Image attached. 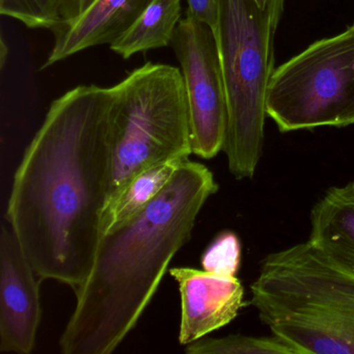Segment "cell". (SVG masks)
Returning <instances> with one entry per match:
<instances>
[{"mask_svg": "<svg viewBox=\"0 0 354 354\" xmlns=\"http://www.w3.org/2000/svg\"><path fill=\"white\" fill-rule=\"evenodd\" d=\"M111 88L53 101L16 169L8 223L41 279L77 288L90 274L109 200Z\"/></svg>", "mask_w": 354, "mask_h": 354, "instance_id": "6da1fadb", "label": "cell"}, {"mask_svg": "<svg viewBox=\"0 0 354 354\" xmlns=\"http://www.w3.org/2000/svg\"><path fill=\"white\" fill-rule=\"evenodd\" d=\"M218 190L212 171L185 159L138 214L101 238L59 347L65 354H109L138 324L171 259L192 239L204 205Z\"/></svg>", "mask_w": 354, "mask_h": 354, "instance_id": "7a4b0ae2", "label": "cell"}, {"mask_svg": "<svg viewBox=\"0 0 354 354\" xmlns=\"http://www.w3.org/2000/svg\"><path fill=\"white\" fill-rule=\"evenodd\" d=\"M250 304L297 354H354V271L310 240L267 254Z\"/></svg>", "mask_w": 354, "mask_h": 354, "instance_id": "3957f363", "label": "cell"}, {"mask_svg": "<svg viewBox=\"0 0 354 354\" xmlns=\"http://www.w3.org/2000/svg\"><path fill=\"white\" fill-rule=\"evenodd\" d=\"M285 0H221L216 40L227 96L223 152L236 180L252 179L262 156L266 99L274 72L273 40Z\"/></svg>", "mask_w": 354, "mask_h": 354, "instance_id": "277c9868", "label": "cell"}, {"mask_svg": "<svg viewBox=\"0 0 354 354\" xmlns=\"http://www.w3.org/2000/svg\"><path fill=\"white\" fill-rule=\"evenodd\" d=\"M111 96L106 208L138 174L192 154L187 99L179 68L149 62L111 86Z\"/></svg>", "mask_w": 354, "mask_h": 354, "instance_id": "5b68a950", "label": "cell"}, {"mask_svg": "<svg viewBox=\"0 0 354 354\" xmlns=\"http://www.w3.org/2000/svg\"><path fill=\"white\" fill-rule=\"evenodd\" d=\"M266 113L281 132L354 125V24L274 70Z\"/></svg>", "mask_w": 354, "mask_h": 354, "instance_id": "8992f818", "label": "cell"}, {"mask_svg": "<svg viewBox=\"0 0 354 354\" xmlns=\"http://www.w3.org/2000/svg\"><path fill=\"white\" fill-rule=\"evenodd\" d=\"M181 67L189 113L192 154L212 159L225 146L227 96L216 36L186 12L171 43Z\"/></svg>", "mask_w": 354, "mask_h": 354, "instance_id": "52a82bcc", "label": "cell"}, {"mask_svg": "<svg viewBox=\"0 0 354 354\" xmlns=\"http://www.w3.org/2000/svg\"><path fill=\"white\" fill-rule=\"evenodd\" d=\"M41 277L9 223L0 232V351L30 354L42 316Z\"/></svg>", "mask_w": 354, "mask_h": 354, "instance_id": "ba28073f", "label": "cell"}, {"mask_svg": "<svg viewBox=\"0 0 354 354\" xmlns=\"http://www.w3.org/2000/svg\"><path fill=\"white\" fill-rule=\"evenodd\" d=\"M169 273L181 295V345L227 326L245 306L243 286L237 277L187 267L169 269Z\"/></svg>", "mask_w": 354, "mask_h": 354, "instance_id": "9c48e42d", "label": "cell"}, {"mask_svg": "<svg viewBox=\"0 0 354 354\" xmlns=\"http://www.w3.org/2000/svg\"><path fill=\"white\" fill-rule=\"evenodd\" d=\"M150 0H96L82 16L55 30V44L41 70L99 45H111L138 19Z\"/></svg>", "mask_w": 354, "mask_h": 354, "instance_id": "30bf717a", "label": "cell"}, {"mask_svg": "<svg viewBox=\"0 0 354 354\" xmlns=\"http://www.w3.org/2000/svg\"><path fill=\"white\" fill-rule=\"evenodd\" d=\"M308 240L354 271V181L333 186L310 211Z\"/></svg>", "mask_w": 354, "mask_h": 354, "instance_id": "8fae6325", "label": "cell"}, {"mask_svg": "<svg viewBox=\"0 0 354 354\" xmlns=\"http://www.w3.org/2000/svg\"><path fill=\"white\" fill-rule=\"evenodd\" d=\"M180 20L181 0H150L131 28L109 46L124 59L171 46Z\"/></svg>", "mask_w": 354, "mask_h": 354, "instance_id": "7c38bea8", "label": "cell"}, {"mask_svg": "<svg viewBox=\"0 0 354 354\" xmlns=\"http://www.w3.org/2000/svg\"><path fill=\"white\" fill-rule=\"evenodd\" d=\"M184 160L185 159L167 161L136 175L105 209L102 219V236L138 214L151 201L154 200L171 181Z\"/></svg>", "mask_w": 354, "mask_h": 354, "instance_id": "4fadbf2b", "label": "cell"}, {"mask_svg": "<svg viewBox=\"0 0 354 354\" xmlns=\"http://www.w3.org/2000/svg\"><path fill=\"white\" fill-rule=\"evenodd\" d=\"M188 354H297L279 337L230 335L227 337H202L185 347Z\"/></svg>", "mask_w": 354, "mask_h": 354, "instance_id": "5bb4252c", "label": "cell"}, {"mask_svg": "<svg viewBox=\"0 0 354 354\" xmlns=\"http://www.w3.org/2000/svg\"><path fill=\"white\" fill-rule=\"evenodd\" d=\"M0 14L26 28L55 30L59 26L57 0H0Z\"/></svg>", "mask_w": 354, "mask_h": 354, "instance_id": "9a60e30c", "label": "cell"}, {"mask_svg": "<svg viewBox=\"0 0 354 354\" xmlns=\"http://www.w3.org/2000/svg\"><path fill=\"white\" fill-rule=\"evenodd\" d=\"M241 264V242L234 232L225 231L215 237L202 256L204 270L236 277Z\"/></svg>", "mask_w": 354, "mask_h": 354, "instance_id": "2e32d148", "label": "cell"}, {"mask_svg": "<svg viewBox=\"0 0 354 354\" xmlns=\"http://www.w3.org/2000/svg\"><path fill=\"white\" fill-rule=\"evenodd\" d=\"M187 11L196 20L208 26L216 35L218 30L221 0H186Z\"/></svg>", "mask_w": 354, "mask_h": 354, "instance_id": "e0dca14e", "label": "cell"}, {"mask_svg": "<svg viewBox=\"0 0 354 354\" xmlns=\"http://www.w3.org/2000/svg\"><path fill=\"white\" fill-rule=\"evenodd\" d=\"M96 0H57L59 16V28L68 26V24L75 21Z\"/></svg>", "mask_w": 354, "mask_h": 354, "instance_id": "ac0fdd59", "label": "cell"}, {"mask_svg": "<svg viewBox=\"0 0 354 354\" xmlns=\"http://www.w3.org/2000/svg\"><path fill=\"white\" fill-rule=\"evenodd\" d=\"M8 55H9V47L6 44L3 37H1V40H0V67H1V70L5 68L6 59H7Z\"/></svg>", "mask_w": 354, "mask_h": 354, "instance_id": "d6986e66", "label": "cell"}, {"mask_svg": "<svg viewBox=\"0 0 354 354\" xmlns=\"http://www.w3.org/2000/svg\"><path fill=\"white\" fill-rule=\"evenodd\" d=\"M254 1H256L257 5H258V7L261 8V9H265L267 3H268V0H254Z\"/></svg>", "mask_w": 354, "mask_h": 354, "instance_id": "ffe728a7", "label": "cell"}]
</instances>
